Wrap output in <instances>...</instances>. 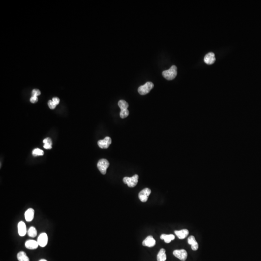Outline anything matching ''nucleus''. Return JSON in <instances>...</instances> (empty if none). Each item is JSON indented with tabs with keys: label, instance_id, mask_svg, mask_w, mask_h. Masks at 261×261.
<instances>
[{
	"label": "nucleus",
	"instance_id": "obj_4",
	"mask_svg": "<svg viewBox=\"0 0 261 261\" xmlns=\"http://www.w3.org/2000/svg\"><path fill=\"white\" fill-rule=\"evenodd\" d=\"M154 87V84L151 82H147L144 85L141 86L138 89V91L141 95H146L150 93Z\"/></svg>",
	"mask_w": 261,
	"mask_h": 261
},
{
	"label": "nucleus",
	"instance_id": "obj_9",
	"mask_svg": "<svg viewBox=\"0 0 261 261\" xmlns=\"http://www.w3.org/2000/svg\"><path fill=\"white\" fill-rule=\"evenodd\" d=\"M111 143L112 140L111 138L107 137L104 138V139L103 140H99L98 141V145L100 148L107 149L109 147Z\"/></svg>",
	"mask_w": 261,
	"mask_h": 261
},
{
	"label": "nucleus",
	"instance_id": "obj_8",
	"mask_svg": "<svg viewBox=\"0 0 261 261\" xmlns=\"http://www.w3.org/2000/svg\"><path fill=\"white\" fill-rule=\"evenodd\" d=\"M37 241L39 246L41 247H46L48 244V235L45 233H42L38 236Z\"/></svg>",
	"mask_w": 261,
	"mask_h": 261
},
{
	"label": "nucleus",
	"instance_id": "obj_14",
	"mask_svg": "<svg viewBox=\"0 0 261 261\" xmlns=\"http://www.w3.org/2000/svg\"><path fill=\"white\" fill-rule=\"evenodd\" d=\"M188 244L191 245L192 249L194 251L197 250L199 248V245H198V243L197 241H196L195 237L193 236H189V238L188 239Z\"/></svg>",
	"mask_w": 261,
	"mask_h": 261
},
{
	"label": "nucleus",
	"instance_id": "obj_1",
	"mask_svg": "<svg viewBox=\"0 0 261 261\" xmlns=\"http://www.w3.org/2000/svg\"><path fill=\"white\" fill-rule=\"evenodd\" d=\"M162 75L163 76L168 80H174L177 75V67L175 65H173L168 70L163 71Z\"/></svg>",
	"mask_w": 261,
	"mask_h": 261
},
{
	"label": "nucleus",
	"instance_id": "obj_5",
	"mask_svg": "<svg viewBox=\"0 0 261 261\" xmlns=\"http://www.w3.org/2000/svg\"><path fill=\"white\" fill-rule=\"evenodd\" d=\"M109 166V163L107 159H101L98 162V168L103 175L106 174L107 169L108 168Z\"/></svg>",
	"mask_w": 261,
	"mask_h": 261
},
{
	"label": "nucleus",
	"instance_id": "obj_3",
	"mask_svg": "<svg viewBox=\"0 0 261 261\" xmlns=\"http://www.w3.org/2000/svg\"><path fill=\"white\" fill-rule=\"evenodd\" d=\"M139 176L138 175H134V176L130 177H124L123 179V181L125 184H127L129 187L133 188L137 185L138 181Z\"/></svg>",
	"mask_w": 261,
	"mask_h": 261
},
{
	"label": "nucleus",
	"instance_id": "obj_2",
	"mask_svg": "<svg viewBox=\"0 0 261 261\" xmlns=\"http://www.w3.org/2000/svg\"><path fill=\"white\" fill-rule=\"evenodd\" d=\"M118 106L121 109L120 112V117L121 119H124L128 116L129 111L128 110L129 104L126 101L124 100H120L118 102Z\"/></svg>",
	"mask_w": 261,
	"mask_h": 261
},
{
	"label": "nucleus",
	"instance_id": "obj_28",
	"mask_svg": "<svg viewBox=\"0 0 261 261\" xmlns=\"http://www.w3.org/2000/svg\"><path fill=\"white\" fill-rule=\"evenodd\" d=\"M39 261H47L46 260H45V259H42V260H40Z\"/></svg>",
	"mask_w": 261,
	"mask_h": 261
},
{
	"label": "nucleus",
	"instance_id": "obj_20",
	"mask_svg": "<svg viewBox=\"0 0 261 261\" xmlns=\"http://www.w3.org/2000/svg\"><path fill=\"white\" fill-rule=\"evenodd\" d=\"M29 236L31 237H35L37 236V232L35 227H31L27 232Z\"/></svg>",
	"mask_w": 261,
	"mask_h": 261
},
{
	"label": "nucleus",
	"instance_id": "obj_17",
	"mask_svg": "<svg viewBox=\"0 0 261 261\" xmlns=\"http://www.w3.org/2000/svg\"><path fill=\"white\" fill-rule=\"evenodd\" d=\"M160 238L161 239L164 240V242L166 243H169L171 242V241L174 240L175 239V236L174 235L172 234H170V235H166V234H162Z\"/></svg>",
	"mask_w": 261,
	"mask_h": 261
},
{
	"label": "nucleus",
	"instance_id": "obj_18",
	"mask_svg": "<svg viewBox=\"0 0 261 261\" xmlns=\"http://www.w3.org/2000/svg\"><path fill=\"white\" fill-rule=\"evenodd\" d=\"M157 261H165L166 260V251L164 249H161L157 255Z\"/></svg>",
	"mask_w": 261,
	"mask_h": 261
},
{
	"label": "nucleus",
	"instance_id": "obj_23",
	"mask_svg": "<svg viewBox=\"0 0 261 261\" xmlns=\"http://www.w3.org/2000/svg\"><path fill=\"white\" fill-rule=\"evenodd\" d=\"M48 105L49 108L51 109H54L56 107V105L54 103L52 100H49L48 102Z\"/></svg>",
	"mask_w": 261,
	"mask_h": 261
},
{
	"label": "nucleus",
	"instance_id": "obj_16",
	"mask_svg": "<svg viewBox=\"0 0 261 261\" xmlns=\"http://www.w3.org/2000/svg\"><path fill=\"white\" fill-rule=\"evenodd\" d=\"M175 233L178 239H183L187 237L189 235V231L187 229H182L181 230L175 231Z\"/></svg>",
	"mask_w": 261,
	"mask_h": 261
},
{
	"label": "nucleus",
	"instance_id": "obj_15",
	"mask_svg": "<svg viewBox=\"0 0 261 261\" xmlns=\"http://www.w3.org/2000/svg\"><path fill=\"white\" fill-rule=\"evenodd\" d=\"M34 215H35L34 209L32 208L28 209L25 212V220L28 222L32 221L34 218Z\"/></svg>",
	"mask_w": 261,
	"mask_h": 261
},
{
	"label": "nucleus",
	"instance_id": "obj_22",
	"mask_svg": "<svg viewBox=\"0 0 261 261\" xmlns=\"http://www.w3.org/2000/svg\"><path fill=\"white\" fill-rule=\"evenodd\" d=\"M41 92L39 90L34 89L32 91V96L37 97V96H39Z\"/></svg>",
	"mask_w": 261,
	"mask_h": 261
},
{
	"label": "nucleus",
	"instance_id": "obj_27",
	"mask_svg": "<svg viewBox=\"0 0 261 261\" xmlns=\"http://www.w3.org/2000/svg\"><path fill=\"white\" fill-rule=\"evenodd\" d=\"M44 147L45 149H46V150L51 149V148H52V145H50V144H44Z\"/></svg>",
	"mask_w": 261,
	"mask_h": 261
},
{
	"label": "nucleus",
	"instance_id": "obj_10",
	"mask_svg": "<svg viewBox=\"0 0 261 261\" xmlns=\"http://www.w3.org/2000/svg\"><path fill=\"white\" fill-rule=\"evenodd\" d=\"M142 244L144 246H146V247H153L156 244L155 240L154 239L152 236H149L143 241Z\"/></svg>",
	"mask_w": 261,
	"mask_h": 261
},
{
	"label": "nucleus",
	"instance_id": "obj_26",
	"mask_svg": "<svg viewBox=\"0 0 261 261\" xmlns=\"http://www.w3.org/2000/svg\"><path fill=\"white\" fill-rule=\"evenodd\" d=\"M52 101H53L54 103L57 106V104H58L59 103V99L58 98L54 97L52 99Z\"/></svg>",
	"mask_w": 261,
	"mask_h": 261
},
{
	"label": "nucleus",
	"instance_id": "obj_13",
	"mask_svg": "<svg viewBox=\"0 0 261 261\" xmlns=\"http://www.w3.org/2000/svg\"><path fill=\"white\" fill-rule=\"evenodd\" d=\"M25 246L26 248L29 249H36L39 246L37 241L34 240H29L25 242Z\"/></svg>",
	"mask_w": 261,
	"mask_h": 261
},
{
	"label": "nucleus",
	"instance_id": "obj_24",
	"mask_svg": "<svg viewBox=\"0 0 261 261\" xmlns=\"http://www.w3.org/2000/svg\"><path fill=\"white\" fill-rule=\"evenodd\" d=\"M43 143H44L45 144H50V145H52V140H51V138L49 137H47L45 139H44L43 140Z\"/></svg>",
	"mask_w": 261,
	"mask_h": 261
},
{
	"label": "nucleus",
	"instance_id": "obj_11",
	"mask_svg": "<svg viewBox=\"0 0 261 261\" xmlns=\"http://www.w3.org/2000/svg\"><path fill=\"white\" fill-rule=\"evenodd\" d=\"M216 61L215 54L213 52H210L207 54L204 57V62L206 64H212Z\"/></svg>",
	"mask_w": 261,
	"mask_h": 261
},
{
	"label": "nucleus",
	"instance_id": "obj_21",
	"mask_svg": "<svg viewBox=\"0 0 261 261\" xmlns=\"http://www.w3.org/2000/svg\"><path fill=\"white\" fill-rule=\"evenodd\" d=\"M32 154L33 156L36 157L43 155L44 152L43 151L39 148H35V150H33L32 151Z\"/></svg>",
	"mask_w": 261,
	"mask_h": 261
},
{
	"label": "nucleus",
	"instance_id": "obj_19",
	"mask_svg": "<svg viewBox=\"0 0 261 261\" xmlns=\"http://www.w3.org/2000/svg\"><path fill=\"white\" fill-rule=\"evenodd\" d=\"M17 258L19 261H30V259L25 252L21 251L17 254Z\"/></svg>",
	"mask_w": 261,
	"mask_h": 261
},
{
	"label": "nucleus",
	"instance_id": "obj_25",
	"mask_svg": "<svg viewBox=\"0 0 261 261\" xmlns=\"http://www.w3.org/2000/svg\"><path fill=\"white\" fill-rule=\"evenodd\" d=\"M37 101H38V98L36 96H32V97L30 99V102L32 103H35L37 102Z\"/></svg>",
	"mask_w": 261,
	"mask_h": 261
},
{
	"label": "nucleus",
	"instance_id": "obj_6",
	"mask_svg": "<svg viewBox=\"0 0 261 261\" xmlns=\"http://www.w3.org/2000/svg\"><path fill=\"white\" fill-rule=\"evenodd\" d=\"M173 255L182 261H185L188 257V253L184 249H176L173 252Z\"/></svg>",
	"mask_w": 261,
	"mask_h": 261
},
{
	"label": "nucleus",
	"instance_id": "obj_7",
	"mask_svg": "<svg viewBox=\"0 0 261 261\" xmlns=\"http://www.w3.org/2000/svg\"><path fill=\"white\" fill-rule=\"evenodd\" d=\"M151 189H148L147 188L144 189L140 191L138 195V197L140 200L142 202H146L148 199V196L151 195Z\"/></svg>",
	"mask_w": 261,
	"mask_h": 261
},
{
	"label": "nucleus",
	"instance_id": "obj_12",
	"mask_svg": "<svg viewBox=\"0 0 261 261\" xmlns=\"http://www.w3.org/2000/svg\"><path fill=\"white\" fill-rule=\"evenodd\" d=\"M18 233L19 236H25L27 233V229L26 224L24 222L22 221L19 222V223H18Z\"/></svg>",
	"mask_w": 261,
	"mask_h": 261
}]
</instances>
